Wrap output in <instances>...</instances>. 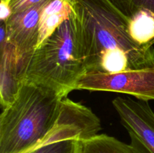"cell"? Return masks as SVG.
<instances>
[{
    "instance_id": "1",
    "label": "cell",
    "mask_w": 154,
    "mask_h": 153,
    "mask_svg": "<svg viewBox=\"0 0 154 153\" xmlns=\"http://www.w3.org/2000/svg\"><path fill=\"white\" fill-rule=\"evenodd\" d=\"M87 73H117L154 68V47L129 33L130 20L110 0H72Z\"/></svg>"
},
{
    "instance_id": "2",
    "label": "cell",
    "mask_w": 154,
    "mask_h": 153,
    "mask_svg": "<svg viewBox=\"0 0 154 153\" xmlns=\"http://www.w3.org/2000/svg\"><path fill=\"white\" fill-rule=\"evenodd\" d=\"M63 98L21 81L16 98L0 116V153H27L43 145L58 118Z\"/></svg>"
},
{
    "instance_id": "3",
    "label": "cell",
    "mask_w": 154,
    "mask_h": 153,
    "mask_svg": "<svg viewBox=\"0 0 154 153\" xmlns=\"http://www.w3.org/2000/svg\"><path fill=\"white\" fill-rule=\"evenodd\" d=\"M74 9V8H73ZM86 74L79 22L75 10L33 52L20 76L67 97Z\"/></svg>"
},
{
    "instance_id": "4",
    "label": "cell",
    "mask_w": 154,
    "mask_h": 153,
    "mask_svg": "<svg viewBox=\"0 0 154 153\" xmlns=\"http://www.w3.org/2000/svg\"><path fill=\"white\" fill-rule=\"evenodd\" d=\"M75 90L114 92L147 101L154 100V68L84 74L77 82Z\"/></svg>"
},
{
    "instance_id": "5",
    "label": "cell",
    "mask_w": 154,
    "mask_h": 153,
    "mask_svg": "<svg viewBox=\"0 0 154 153\" xmlns=\"http://www.w3.org/2000/svg\"><path fill=\"white\" fill-rule=\"evenodd\" d=\"M101 129L100 119L90 108L65 97L58 118L43 145L66 140L84 141L99 134Z\"/></svg>"
},
{
    "instance_id": "6",
    "label": "cell",
    "mask_w": 154,
    "mask_h": 153,
    "mask_svg": "<svg viewBox=\"0 0 154 153\" xmlns=\"http://www.w3.org/2000/svg\"><path fill=\"white\" fill-rule=\"evenodd\" d=\"M46 0L23 11L12 14L4 22L7 39L15 46L20 68V79L38 46L39 21Z\"/></svg>"
},
{
    "instance_id": "7",
    "label": "cell",
    "mask_w": 154,
    "mask_h": 153,
    "mask_svg": "<svg viewBox=\"0 0 154 153\" xmlns=\"http://www.w3.org/2000/svg\"><path fill=\"white\" fill-rule=\"evenodd\" d=\"M122 124L154 153V112L147 100L117 97L112 100Z\"/></svg>"
},
{
    "instance_id": "8",
    "label": "cell",
    "mask_w": 154,
    "mask_h": 153,
    "mask_svg": "<svg viewBox=\"0 0 154 153\" xmlns=\"http://www.w3.org/2000/svg\"><path fill=\"white\" fill-rule=\"evenodd\" d=\"M0 100L2 109L11 104L21 85L20 68L15 46L7 39L5 25L0 26Z\"/></svg>"
},
{
    "instance_id": "9",
    "label": "cell",
    "mask_w": 154,
    "mask_h": 153,
    "mask_svg": "<svg viewBox=\"0 0 154 153\" xmlns=\"http://www.w3.org/2000/svg\"><path fill=\"white\" fill-rule=\"evenodd\" d=\"M130 136V143L127 144L114 136L105 134L81 141L83 153H151L133 134Z\"/></svg>"
},
{
    "instance_id": "10",
    "label": "cell",
    "mask_w": 154,
    "mask_h": 153,
    "mask_svg": "<svg viewBox=\"0 0 154 153\" xmlns=\"http://www.w3.org/2000/svg\"><path fill=\"white\" fill-rule=\"evenodd\" d=\"M73 10L72 0H50L47 3L39 21L38 46L70 16Z\"/></svg>"
},
{
    "instance_id": "11",
    "label": "cell",
    "mask_w": 154,
    "mask_h": 153,
    "mask_svg": "<svg viewBox=\"0 0 154 153\" xmlns=\"http://www.w3.org/2000/svg\"><path fill=\"white\" fill-rule=\"evenodd\" d=\"M129 33L134 40L144 46H153L154 44V16L141 11L130 19Z\"/></svg>"
},
{
    "instance_id": "12",
    "label": "cell",
    "mask_w": 154,
    "mask_h": 153,
    "mask_svg": "<svg viewBox=\"0 0 154 153\" xmlns=\"http://www.w3.org/2000/svg\"><path fill=\"white\" fill-rule=\"evenodd\" d=\"M111 2L129 20L141 11L154 16V0H110Z\"/></svg>"
},
{
    "instance_id": "13",
    "label": "cell",
    "mask_w": 154,
    "mask_h": 153,
    "mask_svg": "<svg viewBox=\"0 0 154 153\" xmlns=\"http://www.w3.org/2000/svg\"><path fill=\"white\" fill-rule=\"evenodd\" d=\"M27 153H83L82 142L78 140L56 141L37 147Z\"/></svg>"
},
{
    "instance_id": "14",
    "label": "cell",
    "mask_w": 154,
    "mask_h": 153,
    "mask_svg": "<svg viewBox=\"0 0 154 153\" xmlns=\"http://www.w3.org/2000/svg\"><path fill=\"white\" fill-rule=\"evenodd\" d=\"M46 0H1L0 20L5 22L12 14L19 13L37 5Z\"/></svg>"
}]
</instances>
